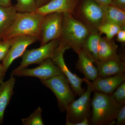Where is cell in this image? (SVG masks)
I'll use <instances>...</instances> for the list:
<instances>
[{"label": "cell", "instance_id": "6da1fadb", "mask_svg": "<svg viewBox=\"0 0 125 125\" xmlns=\"http://www.w3.org/2000/svg\"><path fill=\"white\" fill-rule=\"evenodd\" d=\"M91 100L92 111L90 114L91 125H113L120 106L115 100L112 94H107L94 91Z\"/></svg>", "mask_w": 125, "mask_h": 125}, {"label": "cell", "instance_id": "7a4b0ae2", "mask_svg": "<svg viewBox=\"0 0 125 125\" xmlns=\"http://www.w3.org/2000/svg\"><path fill=\"white\" fill-rule=\"evenodd\" d=\"M92 30L73 14L63 13L62 29L59 39L62 45L76 52L81 49L83 43Z\"/></svg>", "mask_w": 125, "mask_h": 125}, {"label": "cell", "instance_id": "3957f363", "mask_svg": "<svg viewBox=\"0 0 125 125\" xmlns=\"http://www.w3.org/2000/svg\"><path fill=\"white\" fill-rule=\"evenodd\" d=\"M44 16L36 12H18L13 23L1 39L28 36L36 37L40 41L41 25Z\"/></svg>", "mask_w": 125, "mask_h": 125}, {"label": "cell", "instance_id": "277c9868", "mask_svg": "<svg viewBox=\"0 0 125 125\" xmlns=\"http://www.w3.org/2000/svg\"><path fill=\"white\" fill-rule=\"evenodd\" d=\"M87 84V89L79 96L70 103L66 108V125H74L85 118H90L91 96L93 92L92 82L84 78Z\"/></svg>", "mask_w": 125, "mask_h": 125}, {"label": "cell", "instance_id": "5b68a950", "mask_svg": "<svg viewBox=\"0 0 125 125\" xmlns=\"http://www.w3.org/2000/svg\"><path fill=\"white\" fill-rule=\"evenodd\" d=\"M40 81L54 94L61 111H65L70 103L75 99L76 95L72 90L69 81L64 74Z\"/></svg>", "mask_w": 125, "mask_h": 125}, {"label": "cell", "instance_id": "8992f818", "mask_svg": "<svg viewBox=\"0 0 125 125\" xmlns=\"http://www.w3.org/2000/svg\"><path fill=\"white\" fill-rule=\"evenodd\" d=\"M60 45V39L52 40L38 48L26 50L22 56L20 65L13 70L11 73L27 68L31 64H40L48 58L52 59Z\"/></svg>", "mask_w": 125, "mask_h": 125}, {"label": "cell", "instance_id": "52a82bcc", "mask_svg": "<svg viewBox=\"0 0 125 125\" xmlns=\"http://www.w3.org/2000/svg\"><path fill=\"white\" fill-rule=\"evenodd\" d=\"M63 13H54L44 15L41 27L40 46L59 39L62 29Z\"/></svg>", "mask_w": 125, "mask_h": 125}, {"label": "cell", "instance_id": "ba28073f", "mask_svg": "<svg viewBox=\"0 0 125 125\" xmlns=\"http://www.w3.org/2000/svg\"><path fill=\"white\" fill-rule=\"evenodd\" d=\"M80 14L83 20L82 22L92 31H98L103 20L102 5L94 0H83L81 5Z\"/></svg>", "mask_w": 125, "mask_h": 125}, {"label": "cell", "instance_id": "9c48e42d", "mask_svg": "<svg viewBox=\"0 0 125 125\" xmlns=\"http://www.w3.org/2000/svg\"><path fill=\"white\" fill-rule=\"evenodd\" d=\"M62 74L60 67L54 63L51 59L48 58L37 67L32 69L25 68L11 73V76L36 77L40 80H44Z\"/></svg>", "mask_w": 125, "mask_h": 125}, {"label": "cell", "instance_id": "30bf717a", "mask_svg": "<svg viewBox=\"0 0 125 125\" xmlns=\"http://www.w3.org/2000/svg\"><path fill=\"white\" fill-rule=\"evenodd\" d=\"M69 49L60 42V47L52 59L53 62L60 67L62 74L64 75L69 83L72 89L76 95L80 96L85 90L82 87V83L84 82V78L78 76L72 73L65 62L64 54L66 50Z\"/></svg>", "mask_w": 125, "mask_h": 125}, {"label": "cell", "instance_id": "8fae6325", "mask_svg": "<svg viewBox=\"0 0 125 125\" xmlns=\"http://www.w3.org/2000/svg\"><path fill=\"white\" fill-rule=\"evenodd\" d=\"M13 38L11 46L1 64L6 72L14 61L22 56L28 47L40 41L38 38L32 36H20Z\"/></svg>", "mask_w": 125, "mask_h": 125}, {"label": "cell", "instance_id": "7c38bea8", "mask_svg": "<svg viewBox=\"0 0 125 125\" xmlns=\"http://www.w3.org/2000/svg\"><path fill=\"white\" fill-rule=\"evenodd\" d=\"M98 71V75L101 77L113 76L125 72V61L117 55L113 58L94 62Z\"/></svg>", "mask_w": 125, "mask_h": 125}, {"label": "cell", "instance_id": "4fadbf2b", "mask_svg": "<svg viewBox=\"0 0 125 125\" xmlns=\"http://www.w3.org/2000/svg\"><path fill=\"white\" fill-rule=\"evenodd\" d=\"M79 0H51L35 12L45 15L54 13L73 14Z\"/></svg>", "mask_w": 125, "mask_h": 125}, {"label": "cell", "instance_id": "5bb4252c", "mask_svg": "<svg viewBox=\"0 0 125 125\" xmlns=\"http://www.w3.org/2000/svg\"><path fill=\"white\" fill-rule=\"evenodd\" d=\"M125 81L124 73L106 77L98 76L95 80L92 81V84L93 92L97 91L111 94Z\"/></svg>", "mask_w": 125, "mask_h": 125}, {"label": "cell", "instance_id": "9a60e30c", "mask_svg": "<svg viewBox=\"0 0 125 125\" xmlns=\"http://www.w3.org/2000/svg\"><path fill=\"white\" fill-rule=\"evenodd\" d=\"M78 60L76 69L84 75V78L93 81L98 77V71L94 64V61L81 49L76 52Z\"/></svg>", "mask_w": 125, "mask_h": 125}, {"label": "cell", "instance_id": "2e32d148", "mask_svg": "<svg viewBox=\"0 0 125 125\" xmlns=\"http://www.w3.org/2000/svg\"><path fill=\"white\" fill-rule=\"evenodd\" d=\"M16 83L14 76H11L0 85V125L3 124L5 111L13 95Z\"/></svg>", "mask_w": 125, "mask_h": 125}, {"label": "cell", "instance_id": "e0dca14e", "mask_svg": "<svg viewBox=\"0 0 125 125\" xmlns=\"http://www.w3.org/2000/svg\"><path fill=\"white\" fill-rule=\"evenodd\" d=\"M104 18L103 22L111 23L125 28V11L111 5L103 6Z\"/></svg>", "mask_w": 125, "mask_h": 125}, {"label": "cell", "instance_id": "ac0fdd59", "mask_svg": "<svg viewBox=\"0 0 125 125\" xmlns=\"http://www.w3.org/2000/svg\"><path fill=\"white\" fill-rule=\"evenodd\" d=\"M101 37L98 31H91L81 47V50L92 58L94 62L99 61L98 49Z\"/></svg>", "mask_w": 125, "mask_h": 125}, {"label": "cell", "instance_id": "d6986e66", "mask_svg": "<svg viewBox=\"0 0 125 125\" xmlns=\"http://www.w3.org/2000/svg\"><path fill=\"white\" fill-rule=\"evenodd\" d=\"M18 12L15 6H0V39L13 23Z\"/></svg>", "mask_w": 125, "mask_h": 125}, {"label": "cell", "instance_id": "ffe728a7", "mask_svg": "<svg viewBox=\"0 0 125 125\" xmlns=\"http://www.w3.org/2000/svg\"><path fill=\"white\" fill-rule=\"evenodd\" d=\"M117 48L118 46L112 39L101 37L98 47L99 61L106 60L117 55Z\"/></svg>", "mask_w": 125, "mask_h": 125}, {"label": "cell", "instance_id": "44dd1931", "mask_svg": "<svg viewBox=\"0 0 125 125\" xmlns=\"http://www.w3.org/2000/svg\"><path fill=\"white\" fill-rule=\"evenodd\" d=\"M122 28H121L115 24L106 22L102 24L98 27V31L100 34H104L107 38L112 39Z\"/></svg>", "mask_w": 125, "mask_h": 125}, {"label": "cell", "instance_id": "7402d4cb", "mask_svg": "<svg viewBox=\"0 0 125 125\" xmlns=\"http://www.w3.org/2000/svg\"><path fill=\"white\" fill-rule=\"evenodd\" d=\"M42 109L40 107L31 114L28 117L22 118V123L23 125H44L42 116Z\"/></svg>", "mask_w": 125, "mask_h": 125}, {"label": "cell", "instance_id": "603a6c76", "mask_svg": "<svg viewBox=\"0 0 125 125\" xmlns=\"http://www.w3.org/2000/svg\"><path fill=\"white\" fill-rule=\"evenodd\" d=\"M15 5L18 12H35L38 7L35 0H16Z\"/></svg>", "mask_w": 125, "mask_h": 125}, {"label": "cell", "instance_id": "cb8c5ba5", "mask_svg": "<svg viewBox=\"0 0 125 125\" xmlns=\"http://www.w3.org/2000/svg\"><path fill=\"white\" fill-rule=\"evenodd\" d=\"M113 97L120 106L125 105V81L112 94Z\"/></svg>", "mask_w": 125, "mask_h": 125}, {"label": "cell", "instance_id": "d4e9b609", "mask_svg": "<svg viewBox=\"0 0 125 125\" xmlns=\"http://www.w3.org/2000/svg\"><path fill=\"white\" fill-rule=\"evenodd\" d=\"M13 40V38L5 40L0 39V62L2 61L7 55Z\"/></svg>", "mask_w": 125, "mask_h": 125}, {"label": "cell", "instance_id": "484cf974", "mask_svg": "<svg viewBox=\"0 0 125 125\" xmlns=\"http://www.w3.org/2000/svg\"><path fill=\"white\" fill-rule=\"evenodd\" d=\"M116 125H125V105L122 106L118 111L116 118Z\"/></svg>", "mask_w": 125, "mask_h": 125}, {"label": "cell", "instance_id": "4316f807", "mask_svg": "<svg viewBox=\"0 0 125 125\" xmlns=\"http://www.w3.org/2000/svg\"><path fill=\"white\" fill-rule=\"evenodd\" d=\"M111 5L125 11V0H112Z\"/></svg>", "mask_w": 125, "mask_h": 125}, {"label": "cell", "instance_id": "83f0119b", "mask_svg": "<svg viewBox=\"0 0 125 125\" xmlns=\"http://www.w3.org/2000/svg\"><path fill=\"white\" fill-rule=\"evenodd\" d=\"M117 42L124 43L125 42V28L120 30L116 34Z\"/></svg>", "mask_w": 125, "mask_h": 125}, {"label": "cell", "instance_id": "f1b7e54d", "mask_svg": "<svg viewBox=\"0 0 125 125\" xmlns=\"http://www.w3.org/2000/svg\"><path fill=\"white\" fill-rule=\"evenodd\" d=\"M6 72L1 64H0V84L4 81L5 75L6 74Z\"/></svg>", "mask_w": 125, "mask_h": 125}, {"label": "cell", "instance_id": "f546056e", "mask_svg": "<svg viewBox=\"0 0 125 125\" xmlns=\"http://www.w3.org/2000/svg\"><path fill=\"white\" fill-rule=\"evenodd\" d=\"M51 0H35V1L37 7L38 8L46 4Z\"/></svg>", "mask_w": 125, "mask_h": 125}, {"label": "cell", "instance_id": "4dcf8cb0", "mask_svg": "<svg viewBox=\"0 0 125 125\" xmlns=\"http://www.w3.org/2000/svg\"><path fill=\"white\" fill-rule=\"evenodd\" d=\"M99 4L103 6L111 5L112 0H94Z\"/></svg>", "mask_w": 125, "mask_h": 125}, {"label": "cell", "instance_id": "1f68e13d", "mask_svg": "<svg viewBox=\"0 0 125 125\" xmlns=\"http://www.w3.org/2000/svg\"><path fill=\"white\" fill-rule=\"evenodd\" d=\"M11 5V0H0V6L7 7Z\"/></svg>", "mask_w": 125, "mask_h": 125}]
</instances>
